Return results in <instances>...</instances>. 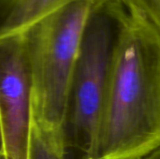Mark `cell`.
<instances>
[{
  "mask_svg": "<svg viewBox=\"0 0 160 159\" xmlns=\"http://www.w3.org/2000/svg\"><path fill=\"white\" fill-rule=\"evenodd\" d=\"M4 153L3 149V139H2V132H1V127H0V154Z\"/></svg>",
  "mask_w": 160,
  "mask_h": 159,
  "instance_id": "9c48e42d",
  "label": "cell"
},
{
  "mask_svg": "<svg viewBox=\"0 0 160 159\" xmlns=\"http://www.w3.org/2000/svg\"><path fill=\"white\" fill-rule=\"evenodd\" d=\"M33 80L22 32L0 37V127L7 159H28Z\"/></svg>",
  "mask_w": 160,
  "mask_h": 159,
  "instance_id": "277c9868",
  "label": "cell"
},
{
  "mask_svg": "<svg viewBox=\"0 0 160 159\" xmlns=\"http://www.w3.org/2000/svg\"><path fill=\"white\" fill-rule=\"evenodd\" d=\"M74 1L78 0H0V37L22 32L40 18ZM86 1L95 4L109 0Z\"/></svg>",
  "mask_w": 160,
  "mask_h": 159,
  "instance_id": "5b68a950",
  "label": "cell"
},
{
  "mask_svg": "<svg viewBox=\"0 0 160 159\" xmlns=\"http://www.w3.org/2000/svg\"><path fill=\"white\" fill-rule=\"evenodd\" d=\"M28 159H68V155L59 138L33 124Z\"/></svg>",
  "mask_w": 160,
  "mask_h": 159,
  "instance_id": "8992f818",
  "label": "cell"
},
{
  "mask_svg": "<svg viewBox=\"0 0 160 159\" xmlns=\"http://www.w3.org/2000/svg\"><path fill=\"white\" fill-rule=\"evenodd\" d=\"M128 13L149 23L160 36V0H120Z\"/></svg>",
  "mask_w": 160,
  "mask_h": 159,
  "instance_id": "52a82bcc",
  "label": "cell"
},
{
  "mask_svg": "<svg viewBox=\"0 0 160 159\" xmlns=\"http://www.w3.org/2000/svg\"><path fill=\"white\" fill-rule=\"evenodd\" d=\"M93 4L68 3L22 31L32 71L33 124L61 141L70 74Z\"/></svg>",
  "mask_w": 160,
  "mask_h": 159,
  "instance_id": "3957f363",
  "label": "cell"
},
{
  "mask_svg": "<svg viewBox=\"0 0 160 159\" xmlns=\"http://www.w3.org/2000/svg\"><path fill=\"white\" fill-rule=\"evenodd\" d=\"M140 159H160V147Z\"/></svg>",
  "mask_w": 160,
  "mask_h": 159,
  "instance_id": "ba28073f",
  "label": "cell"
},
{
  "mask_svg": "<svg viewBox=\"0 0 160 159\" xmlns=\"http://www.w3.org/2000/svg\"><path fill=\"white\" fill-rule=\"evenodd\" d=\"M129 13L119 0L92 5L86 17L70 74L62 142L86 159L95 133L120 36Z\"/></svg>",
  "mask_w": 160,
  "mask_h": 159,
  "instance_id": "7a4b0ae2",
  "label": "cell"
},
{
  "mask_svg": "<svg viewBox=\"0 0 160 159\" xmlns=\"http://www.w3.org/2000/svg\"><path fill=\"white\" fill-rule=\"evenodd\" d=\"M0 159H7L6 158V157H5V155H4V153L0 154Z\"/></svg>",
  "mask_w": 160,
  "mask_h": 159,
  "instance_id": "30bf717a",
  "label": "cell"
},
{
  "mask_svg": "<svg viewBox=\"0 0 160 159\" xmlns=\"http://www.w3.org/2000/svg\"><path fill=\"white\" fill-rule=\"evenodd\" d=\"M160 147V36L129 14L86 159H140Z\"/></svg>",
  "mask_w": 160,
  "mask_h": 159,
  "instance_id": "6da1fadb",
  "label": "cell"
}]
</instances>
